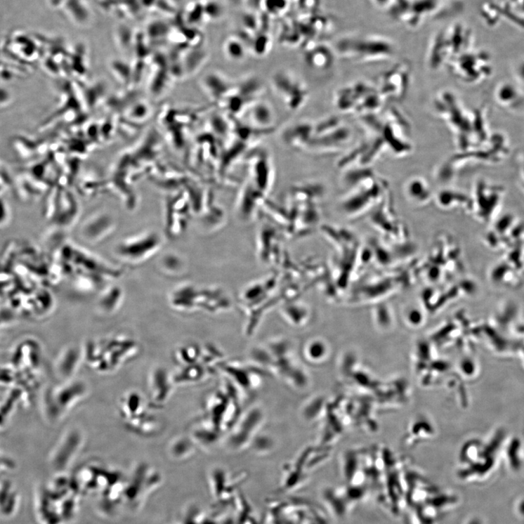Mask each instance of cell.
Segmentation results:
<instances>
[{"label": "cell", "instance_id": "1", "mask_svg": "<svg viewBox=\"0 0 524 524\" xmlns=\"http://www.w3.org/2000/svg\"><path fill=\"white\" fill-rule=\"evenodd\" d=\"M367 131L376 134L384 143L388 153L396 157L409 156L413 151L408 119L395 107L359 117Z\"/></svg>", "mask_w": 524, "mask_h": 524}, {"label": "cell", "instance_id": "2", "mask_svg": "<svg viewBox=\"0 0 524 524\" xmlns=\"http://www.w3.org/2000/svg\"><path fill=\"white\" fill-rule=\"evenodd\" d=\"M433 109L453 135L459 151H466L471 146L473 114L466 110L459 98L450 90H441L433 98Z\"/></svg>", "mask_w": 524, "mask_h": 524}, {"label": "cell", "instance_id": "3", "mask_svg": "<svg viewBox=\"0 0 524 524\" xmlns=\"http://www.w3.org/2000/svg\"><path fill=\"white\" fill-rule=\"evenodd\" d=\"M337 53L357 63L384 62L396 53L395 45L386 37L355 35L342 38L336 45Z\"/></svg>", "mask_w": 524, "mask_h": 524}, {"label": "cell", "instance_id": "4", "mask_svg": "<svg viewBox=\"0 0 524 524\" xmlns=\"http://www.w3.org/2000/svg\"><path fill=\"white\" fill-rule=\"evenodd\" d=\"M138 351L136 341L126 337H113L87 344L84 356L89 365L100 372L117 370Z\"/></svg>", "mask_w": 524, "mask_h": 524}, {"label": "cell", "instance_id": "5", "mask_svg": "<svg viewBox=\"0 0 524 524\" xmlns=\"http://www.w3.org/2000/svg\"><path fill=\"white\" fill-rule=\"evenodd\" d=\"M334 103L339 112L359 117L379 112L386 105L376 85L365 80H357L339 89Z\"/></svg>", "mask_w": 524, "mask_h": 524}, {"label": "cell", "instance_id": "6", "mask_svg": "<svg viewBox=\"0 0 524 524\" xmlns=\"http://www.w3.org/2000/svg\"><path fill=\"white\" fill-rule=\"evenodd\" d=\"M351 139V129L341 119L328 117L315 123V135L308 150L317 153L335 152L344 149Z\"/></svg>", "mask_w": 524, "mask_h": 524}, {"label": "cell", "instance_id": "7", "mask_svg": "<svg viewBox=\"0 0 524 524\" xmlns=\"http://www.w3.org/2000/svg\"><path fill=\"white\" fill-rule=\"evenodd\" d=\"M412 66L406 60L398 63L383 72L376 85L387 104L400 103L405 99L412 83Z\"/></svg>", "mask_w": 524, "mask_h": 524}, {"label": "cell", "instance_id": "8", "mask_svg": "<svg viewBox=\"0 0 524 524\" xmlns=\"http://www.w3.org/2000/svg\"><path fill=\"white\" fill-rule=\"evenodd\" d=\"M161 244V238L156 232H145L120 242L115 253L126 263L139 265L156 254Z\"/></svg>", "mask_w": 524, "mask_h": 524}, {"label": "cell", "instance_id": "9", "mask_svg": "<svg viewBox=\"0 0 524 524\" xmlns=\"http://www.w3.org/2000/svg\"><path fill=\"white\" fill-rule=\"evenodd\" d=\"M270 83L275 94L291 111L299 110L308 100L306 84L292 72L279 71L273 75Z\"/></svg>", "mask_w": 524, "mask_h": 524}, {"label": "cell", "instance_id": "10", "mask_svg": "<svg viewBox=\"0 0 524 524\" xmlns=\"http://www.w3.org/2000/svg\"><path fill=\"white\" fill-rule=\"evenodd\" d=\"M240 114L244 115L247 125L257 131L271 129L275 123V114L270 105L259 99Z\"/></svg>", "mask_w": 524, "mask_h": 524}, {"label": "cell", "instance_id": "11", "mask_svg": "<svg viewBox=\"0 0 524 524\" xmlns=\"http://www.w3.org/2000/svg\"><path fill=\"white\" fill-rule=\"evenodd\" d=\"M476 192L477 216L483 221V223H489L496 216L501 203V193L485 186H479Z\"/></svg>", "mask_w": 524, "mask_h": 524}, {"label": "cell", "instance_id": "12", "mask_svg": "<svg viewBox=\"0 0 524 524\" xmlns=\"http://www.w3.org/2000/svg\"><path fill=\"white\" fill-rule=\"evenodd\" d=\"M315 135V123L299 121L292 124L282 133L285 144L295 149H308Z\"/></svg>", "mask_w": 524, "mask_h": 524}, {"label": "cell", "instance_id": "13", "mask_svg": "<svg viewBox=\"0 0 524 524\" xmlns=\"http://www.w3.org/2000/svg\"><path fill=\"white\" fill-rule=\"evenodd\" d=\"M235 84L224 74L216 72L207 74L202 80L206 93L220 104L232 95Z\"/></svg>", "mask_w": 524, "mask_h": 524}, {"label": "cell", "instance_id": "14", "mask_svg": "<svg viewBox=\"0 0 524 524\" xmlns=\"http://www.w3.org/2000/svg\"><path fill=\"white\" fill-rule=\"evenodd\" d=\"M149 384L152 405H164L172 393L173 378L164 369H157L151 374Z\"/></svg>", "mask_w": 524, "mask_h": 524}, {"label": "cell", "instance_id": "15", "mask_svg": "<svg viewBox=\"0 0 524 524\" xmlns=\"http://www.w3.org/2000/svg\"><path fill=\"white\" fill-rule=\"evenodd\" d=\"M438 0H412V4L401 22L410 28L418 27L424 20L436 13Z\"/></svg>", "mask_w": 524, "mask_h": 524}, {"label": "cell", "instance_id": "16", "mask_svg": "<svg viewBox=\"0 0 524 524\" xmlns=\"http://www.w3.org/2000/svg\"><path fill=\"white\" fill-rule=\"evenodd\" d=\"M112 219L107 215H96L86 221L81 230L86 241L98 242L112 232Z\"/></svg>", "mask_w": 524, "mask_h": 524}, {"label": "cell", "instance_id": "17", "mask_svg": "<svg viewBox=\"0 0 524 524\" xmlns=\"http://www.w3.org/2000/svg\"><path fill=\"white\" fill-rule=\"evenodd\" d=\"M489 275L490 280L496 287L513 288L519 284L520 274L504 260L495 264Z\"/></svg>", "mask_w": 524, "mask_h": 524}, {"label": "cell", "instance_id": "18", "mask_svg": "<svg viewBox=\"0 0 524 524\" xmlns=\"http://www.w3.org/2000/svg\"><path fill=\"white\" fill-rule=\"evenodd\" d=\"M21 506V497L8 483L0 485V518H9L17 514Z\"/></svg>", "mask_w": 524, "mask_h": 524}, {"label": "cell", "instance_id": "19", "mask_svg": "<svg viewBox=\"0 0 524 524\" xmlns=\"http://www.w3.org/2000/svg\"><path fill=\"white\" fill-rule=\"evenodd\" d=\"M308 65L317 71H327L334 63V53L330 48L325 46H315L306 55Z\"/></svg>", "mask_w": 524, "mask_h": 524}, {"label": "cell", "instance_id": "20", "mask_svg": "<svg viewBox=\"0 0 524 524\" xmlns=\"http://www.w3.org/2000/svg\"><path fill=\"white\" fill-rule=\"evenodd\" d=\"M406 192L410 199L416 201H426L431 195L426 180L417 176L412 177L407 181Z\"/></svg>", "mask_w": 524, "mask_h": 524}, {"label": "cell", "instance_id": "21", "mask_svg": "<svg viewBox=\"0 0 524 524\" xmlns=\"http://www.w3.org/2000/svg\"><path fill=\"white\" fill-rule=\"evenodd\" d=\"M67 13L79 25H84L89 19V11L83 0H65Z\"/></svg>", "mask_w": 524, "mask_h": 524}, {"label": "cell", "instance_id": "22", "mask_svg": "<svg viewBox=\"0 0 524 524\" xmlns=\"http://www.w3.org/2000/svg\"><path fill=\"white\" fill-rule=\"evenodd\" d=\"M224 51L226 56L233 62H240V60H244L247 54L245 46L240 40L235 38L227 40Z\"/></svg>", "mask_w": 524, "mask_h": 524}, {"label": "cell", "instance_id": "23", "mask_svg": "<svg viewBox=\"0 0 524 524\" xmlns=\"http://www.w3.org/2000/svg\"><path fill=\"white\" fill-rule=\"evenodd\" d=\"M411 4L412 0H391L386 11L391 18L401 22L409 11Z\"/></svg>", "mask_w": 524, "mask_h": 524}, {"label": "cell", "instance_id": "24", "mask_svg": "<svg viewBox=\"0 0 524 524\" xmlns=\"http://www.w3.org/2000/svg\"><path fill=\"white\" fill-rule=\"evenodd\" d=\"M218 5L216 4L209 3L205 6V8H204V11L206 14L210 15L211 17H213L212 18H216V17H218L221 14Z\"/></svg>", "mask_w": 524, "mask_h": 524}, {"label": "cell", "instance_id": "25", "mask_svg": "<svg viewBox=\"0 0 524 524\" xmlns=\"http://www.w3.org/2000/svg\"><path fill=\"white\" fill-rule=\"evenodd\" d=\"M372 2L376 7L386 10L389 6L391 0H372Z\"/></svg>", "mask_w": 524, "mask_h": 524}, {"label": "cell", "instance_id": "26", "mask_svg": "<svg viewBox=\"0 0 524 524\" xmlns=\"http://www.w3.org/2000/svg\"><path fill=\"white\" fill-rule=\"evenodd\" d=\"M170 1L171 2H175V3H176V2L179 1V0H170Z\"/></svg>", "mask_w": 524, "mask_h": 524}]
</instances>
